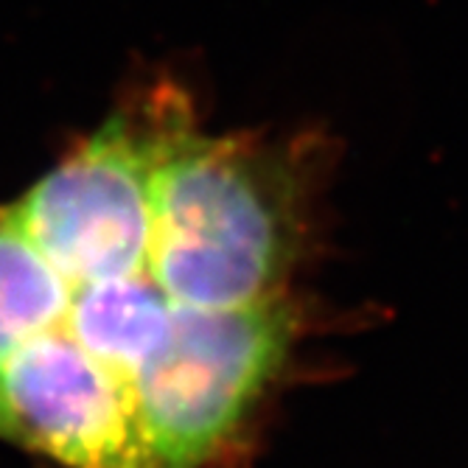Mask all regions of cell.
I'll return each instance as SVG.
<instances>
[{"label":"cell","mask_w":468,"mask_h":468,"mask_svg":"<svg viewBox=\"0 0 468 468\" xmlns=\"http://www.w3.org/2000/svg\"><path fill=\"white\" fill-rule=\"evenodd\" d=\"M180 303L154 267V183L73 149L0 207V438L65 468H157L141 396Z\"/></svg>","instance_id":"1"},{"label":"cell","mask_w":468,"mask_h":468,"mask_svg":"<svg viewBox=\"0 0 468 468\" xmlns=\"http://www.w3.org/2000/svg\"><path fill=\"white\" fill-rule=\"evenodd\" d=\"M306 157L294 141L210 138L165 90L154 172V267L180 303L236 309L278 294L303 228Z\"/></svg>","instance_id":"2"},{"label":"cell","mask_w":468,"mask_h":468,"mask_svg":"<svg viewBox=\"0 0 468 468\" xmlns=\"http://www.w3.org/2000/svg\"><path fill=\"white\" fill-rule=\"evenodd\" d=\"M294 336L283 297L188 309L152 367L141 410L157 468H202L244 427Z\"/></svg>","instance_id":"3"}]
</instances>
